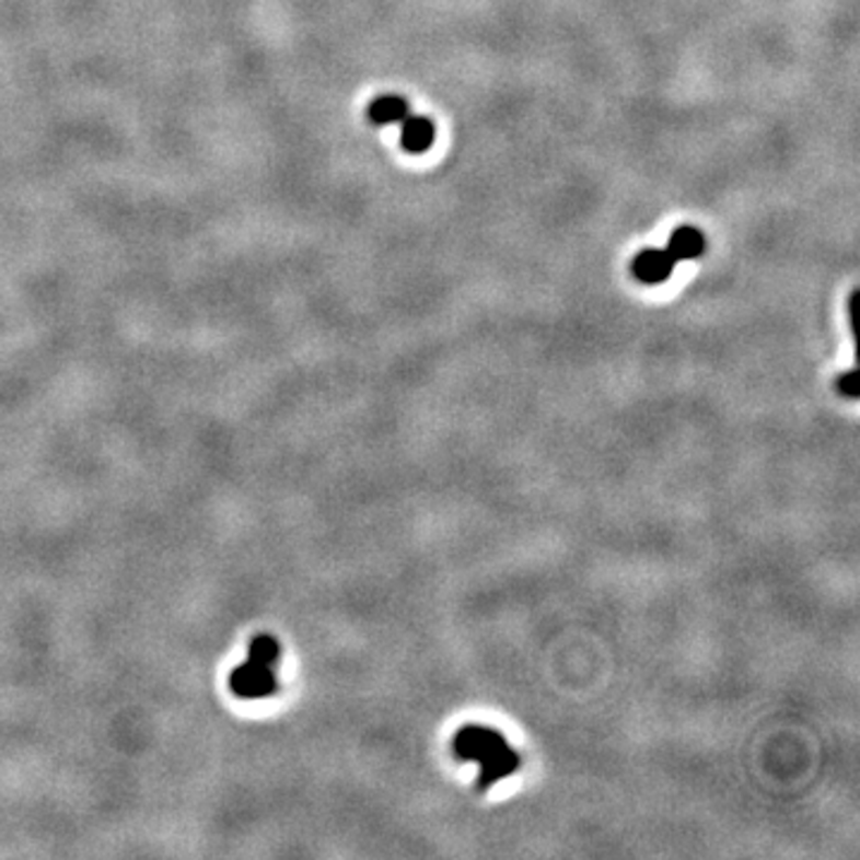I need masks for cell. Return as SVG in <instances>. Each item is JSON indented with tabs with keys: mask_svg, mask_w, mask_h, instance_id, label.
Masks as SVG:
<instances>
[{
	"mask_svg": "<svg viewBox=\"0 0 860 860\" xmlns=\"http://www.w3.org/2000/svg\"><path fill=\"white\" fill-rule=\"evenodd\" d=\"M452 753L454 758L478 765V791H488L500 779L519 772L521 767V755L510 746V741L498 729L486 724L462 727L452 739Z\"/></svg>",
	"mask_w": 860,
	"mask_h": 860,
	"instance_id": "6da1fadb",
	"label": "cell"
},
{
	"mask_svg": "<svg viewBox=\"0 0 860 860\" xmlns=\"http://www.w3.org/2000/svg\"><path fill=\"white\" fill-rule=\"evenodd\" d=\"M280 660L278 638L268 634L254 636L249 643V655L230 674V690L237 698L254 700L278 694L276 662Z\"/></svg>",
	"mask_w": 860,
	"mask_h": 860,
	"instance_id": "7a4b0ae2",
	"label": "cell"
},
{
	"mask_svg": "<svg viewBox=\"0 0 860 860\" xmlns=\"http://www.w3.org/2000/svg\"><path fill=\"white\" fill-rule=\"evenodd\" d=\"M674 268L676 260L667 249H646L634 258L636 278L646 284H660L672 278Z\"/></svg>",
	"mask_w": 860,
	"mask_h": 860,
	"instance_id": "3957f363",
	"label": "cell"
},
{
	"mask_svg": "<svg viewBox=\"0 0 860 860\" xmlns=\"http://www.w3.org/2000/svg\"><path fill=\"white\" fill-rule=\"evenodd\" d=\"M435 141V127L428 117L407 115L402 120V147L409 153H426Z\"/></svg>",
	"mask_w": 860,
	"mask_h": 860,
	"instance_id": "277c9868",
	"label": "cell"
},
{
	"mask_svg": "<svg viewBox=\"0 0 860 860\" xmlns=\"http://www.w3.org/2000/svg\"><path fill=\"white\" fill-rule=\"evenodd\" d=\"M667 252L674 256V260H694L706 254V237H702L698 228L682 225L672 232Z\"/></svg>",
	"mask_w": 860,
	"mask_h": 860,
	"instance_id": "5b68a950",
	"label": "cell"
},
{
	"mask_svg": "<svg viewBox=\"0 0 860 860\" xmlns=\"http://www.w3.org/2000/svg\"><path fill=\"white\" fill-rule=\"evenodd\" d=\"M407 115H409V103L395 94L375 98L369 108V117L375 125H395L402 123Z\"/></svg>",
	"mask_w": 860,
	"mask_h": 860,
	"instance_id": "8992f818",
	"label": "cell"
}]
</instances>
